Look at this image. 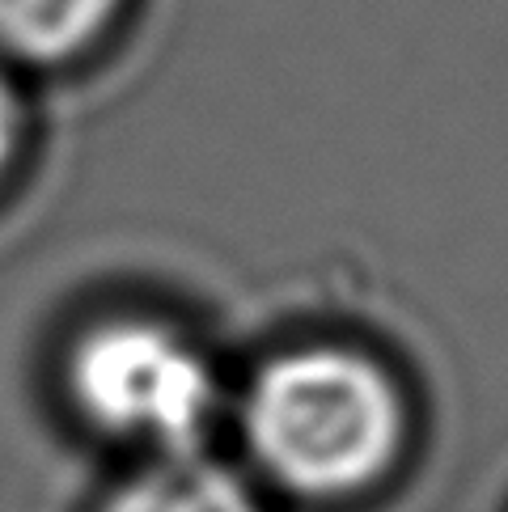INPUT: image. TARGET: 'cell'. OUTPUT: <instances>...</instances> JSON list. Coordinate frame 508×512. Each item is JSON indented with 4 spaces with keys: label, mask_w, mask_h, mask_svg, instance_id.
I'll list each match as a JSON object with an SVG mask.
<instances>
[{
    "label": "cell",
    "mask_w": 508,
    "mask_h": 512,
    "mask_svg": "<svg viewBox=\"0 0 508 512\" xmlns=\"http://www.w3.org/2000/svg\"><path fill=\"white\" fill-rule=\"evenodd\" d=\"M115 5L119 0H0V47L34 64L68 60L98 39Z\"/></svg>",
    "instance_id": "4"
},
{
    "label": "cell",
    "mask_w": 508,
    "mask_h": 512,
    "mask_svg": "<svg viewBox=\"0 0 508 512\" xmlns=\"http://www.w3.org/2000/svg\"><path fill=\"white\" fill-rule=\"evenodd\" d=\"M102 512H254V500L225 466L187 449L166 453L157 466L123 483Z\"/></svg>",
    "instance_id": "3"
},
{
    "label": "cell",
    "mask_w": 508,
    "mask_h": 512,
    "mask_svg": "<svg viewBox=\"0 0 508 512\" xmlns=\"http://www.w3.org/2000/svg\"><path fill=\"white\" fill-rule=\"evenodd\" d=\"M68 394L106 436L187 453L208 424L212 373L183 335L119 318L94 326L68 356Z\"/></svg>",
    "instance_id": "2"
},
{
    "label": "cell",
    "mask_w": 508,
    "mask_h": 512,
    "mask_svg": "<svg viewBox=\"0 0 508 512\" xmlns=\"http://www.w3.org/2000/svg\"><path fill=\"white\" fill-rule=\"evenodd\" d=\"M13 132H17V111H13L5 81H0V170H5V161L13 153Z\"/></svg>",
    "instance_id": "5"
},
{
    "label": "cell",
    "mask_w": 508,
    "mask_h": 512,
    "mask_svg": "<svg viewBox=\"0 0 508 512\" xmlns=\"http://www.w3.org/2000/svg\"><path fill=\"white\" fill-rule=\"evenodd\" d=\"M242 419L263 470L314 500L369 487L403 445L394 381L348 347H297L263 364Z\"/></svg>",
    "instance_id": "1"
}]
</instances>
